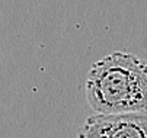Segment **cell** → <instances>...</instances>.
<instances>
[{"label": "cell", "mask_w": 147, "mask_h": 138, "mask_svg": "<svg viewBox=\"0 0 147 138\" xmlns=\"http://www.w3.org/2000/svg\"><path fill=\"white\" fill-rule=\"evenodd\" d=\"M85 92L95 113L147 111V61L130 52H111L90 67Z\"/></svg>", "instance_id": "6da1fadb"}, {"label": "cell", "mask_w": 147, "mask_h": 138, "mask_svg": "<svg viewBox=\"0 0 147 138\" xmlns=\"http://www.w3.org/2000/svg\"><path fill=\"white\" fill-rule=\"evenodd\" d=\"M79 138H147V111L95 113L83 122Z\"/></svg>", "instance_id": "7a4b0ae2"}]
</instances>
